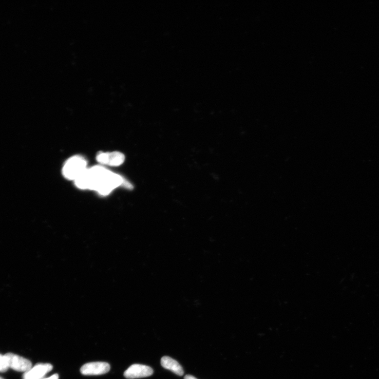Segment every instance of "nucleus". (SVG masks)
Instances as JSON below:
<instances>
[{
    "instance_id": "nucleus-5",
    "label": "nucleus",
    "mask_w": 379,
    "mask_h": 379,
    "mask_svg": "<svg viewBox=\"0 0 379 379\" xmlns=\"http://www.w3.org/2000/svg\"><path fill=\"white\" fill-rule=\"evenodd\" d=\"M96 160L101 165L118 167L125 161V156L119 152L100 153L97 155Z\"/></svg>"
},
{
    "instance_id": "nucleus-12",
    "label": "nucleus",
    "mask_w": 379,
    "mask_h": 379,
    "mask_svg": "<svg viewBox=\"0 0 379 379\" xmlns=\"http://www.w3.org/2000/svg\"><path fill=\"white\" fill-rule=\"evenodd\" d=\"M0 379H4L2 378V377H0Z\"/></svg>"
},
{
    "instance_id": "nucleus-10",
    "label": "nucleus",
    "mask_w": 379,
    "mask_h": 379,
    "mask_svg": "<svg viewBox=\"0 0 379 379\" xmlns=\"http://www.w3.org/2000/svg\"><path fill=\"white\" fill-rule=\"evenodd\" d=\"M43 379H58V375L57 374H55L50 377L44 378Z\"/></svg>"
},
{
    "instance_id": "nucleus-7",
    "label": "nucleus",
    "mask_w": 379,
    "mask_h": 379,
    "mask_svg": "<svg viewBox=\"0 0 379 379\" xmlns=\"http://www.w3.org/2000/svg\"><path fill=\"white\" fill-rule=\"evenodd\" d=\"M53 369L50 363H39L24 372L23 379H43L45 375Z\"/></svg>"
},
{
    "instance_id": "nucleus-11",
    "label": "nucleus",
    "mask_w": 379,
    "mask_h": 379,
    "mask_svg": "<svg viewBox=\"0 0 379 379\" xmlns=\"http://www.w3.org/2000/svg\"><path fill=\"white\" fill-rule=\"evenodd\" d=\"M185 379H197L191 375H187L185 377Z\"/></svg>"
},
{
    "instance_id": "nucleus-8",
    "label": "nucleus",
    "mask_w": 379,
    "mask_h": 379,
    "mask_svg": "<svg viewBox=\"0 0 379 379\" xmlns=\"http://www.w3.org/2000/svg\"><path fill=\"white\" fill-rule=\"evenodd\" d=\"M161 364L163 368L171 370L175 375L182 376L184 375V369L178 362L172 358L165 356L162 358Z\"/></svg>"
},
{
    "instance_id": "nucleus-1",
    "label": "nucleus",
    "mask_w": 379,
    "mask_h": 379,
    "mask_svg": "<svg viewBox=\"0 0 379 379\" xmlns=\"http://www.w3.org/2000/svg\"><path fill=\"white\" fill-rule=\"evenodd\" d=\"M75 182L78 188L95 190L102 195H108L120 186L129 189L133 188L122 176L100 166L87 169Z\"/></svg>"
},
{
    "instance_id": "nucleus-2",
    "label": "nucleus",
    "mask_w": 379,
    "mask_h": 379,
    "mask_svg": "<svg viewBox=\"0 0 379 379\" xmlns=\"http://www.w3.org/2000/svg\"><path fill=\"white\" fill-rule=\"evenodd\" d=\"M87 162L81 156H74L69 159L63 168L64 177L69 180L75 181L86 171Z\"/></svg>"
},
{
    "instance_id": "nucleus-6",
    "label": "nucleus",
    "mask_w": 379,
    "mask_h": 379,
    "mask_svg": "<svg viewBox=\"0 0 379 379\" xmlns=\"http://www.w3.org/2000/svg\"><path fill=\"white\" fill-rule=\"evenodd\" d=\"M153 374V369L149 366L135 364L130 366L124 373V376L129 379H133L150 377Z\"/></svg>"
},
{
    "instance_id": "nucleus-9",
    "label": "nucleus",
    "mask_w": 379,
    "mask_h": 379,
    "mask_svg": "<svg viewBox=\"0 0 379 379\" xmlns=\"http://www.w3.org/2000/svg\"><path fill=\"white\" fill-rule=\"evenodd\" d=\"M9 368L8 362L5 355L0 354V372H4Z\"/></svg>"
},
{
    "instance_id": "nucleus-3",
    "label": "nucleus",
    "mask_w": 379,
    "mask_h": 379,
    "mask_svg": "<svg viewBox=\"0 0 379 379\" xmlns=\"http://www.w3.org/2000/svg\"><path fill=\"white\" fill-rule=\"evenodd\" d=\"M9 368L18 372H26L32 367L31 362L28 359L12 353L5 355Z\"/></svg>"
},
{
    "instance_id": "nucleus-4",
    "label": "nucleus",
    "mask_w": 379,
    "mask_h": 379,
    "mask_svg": "<svg viewBox=\"0 0 379 379\" xmlns=\"http://www.w3.org/2000/svg\"><path fill=\"white\" fill-rule=\"evenodd\" d=\"M110 370V365L107 362H95L83 365L81 373L85 376H95L106 374Z\"/></svg>"
}]
</instances>
